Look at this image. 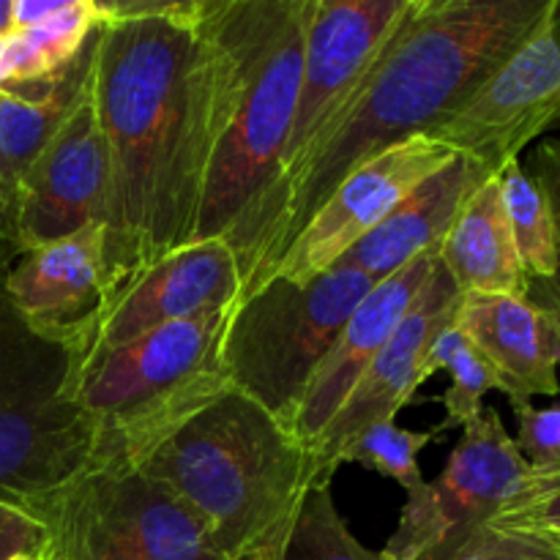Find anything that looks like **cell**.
<instances>
[{
  "instance_id": "44dd1931",
  "label": "cell",
  "mask_w": 560,
  "mask_h": 560,
  "mask_svg": "<svg viewBox=\"0 0 560 560\" xmlns=\"http://www.w3.org/2000/svg\"><path fill=\"white\" fill-rule=\"evenodd\" d=\"M98 36V31H96ZM96 36L85 44L74 63L49 85L38 98L0 96V197L16 228L20 191L27 170L82 102L93 82V55ZM20 233V230H16Z\"/></svg>"
},
{
  "instance_id": "2e32d148",
  "label": "cell",
  "mask_w": 560,
  "mask_h": 560,
  "mask_svg": "<svg viewBox=\"0 0 560 560\" xmlns=\"http://www.w3.org/2000/svg\"><path fill=\"white\" fill-rule=\"evenodd\" d=\"M438 260H441L438 249L413 257L402 271L377 282L361 299L353 315L348 317L342 334L306 386L299 410L293 416V424H290V432L306 448L315 446L317 438L331 424V419L339 413L355 383L361 381L366 366L372 364V359L381 353L383 345L392 339L399 323L405 320L424 284L430 282Z\"/></svg>"
},
{
  "instance_id": "836d02e7",
  "label": "cell",
  "mask_w": 560,
  "mask_h": 560,
  "mask_svg": "<svg viewBox=\"0 0 560 560\" xmlns=\"http://www.w3.org/2000/svg\"><path fill=\"white\" fill-rule=\"evenodd\" d=\"M11 3L14 0H0V33L11 31Z\"/></svg>"
},
{
  "instance_id": "8fae6325",
  "label": "cell",
  "mask_w": 560,
  "mask_h": 560,
  "mask_svg": "<svg viewBox=\"0 0 560 560\" xmlns=\"http://www.w3.org/2000/svg\"><path fill=\"white\" fill-rule=\"evenodd\" d=\"M560 120V0L501 69L432 137L501 175Z\"/></svg>"
},
{
  "instance_id": "8d00e7d4",
  "label": "cell",
  "mask_w": 560,
  "mask_h": 560,
  "mask_svg": "<svg viewBox=\"0 0 560 560\" xmlns=\"http://www.w3.org/2000/svg\"><path fill=\"white\" fill-rule=\"evenodd\" d=\"M3 279H5V277H0V310H3V301H5V290H3Z\"/></svg>"
},
{
  "instance_id": "83f0119b",
  "label": "cell",
  "mask_w": 560,
  "mask_h": 560,
  "mask_svg": "<svg viewBox=\"0 0 560 560\" xmlns=\"http://www.w3.org/2000/svg\"><path fill=\"white\" fill-rule=\"evenodd\" d=\"M452 560H560V550L534 536L485 525Z\"/></svg>"
},
{
  "instance_id": "4dcf8cb0",
  "label": "cell",
  "mask_w": 560,
  "mask_h": 560,
  "mask_svg": "<svg viewBox=\"0 0 560 560\" xmlns=\"http://www.w3.org/2000/svg\"><path fill=\"white\" fill-rule=\"evenodd\" d=\"M528 173L534 175L536 184L545 191L547 202H550L552 224H556V246H558V273L550 284H545L547 301H536L545 306H558L560 310V140H545L534 151L528 164Z\"/></svg>"
},
{
  "instance_id": "f546056e",
  "label": "cell",
  "mask_w": 560,
  "mask_h": 560,
  "mask_svg": "<svg viewBox=\"0 0 560 560\" xmlns=\"http://www.w3.org/2000/svg\"><path fill=\"white\" fill-rule=\"evenodd\" d=\"M49 545L47 528L36 514L16 503L0 501V560L16 556H44Z\"/></svg>"
},
{
  "instance_id": "d590c367",
  "label": "cell",
  "mask_w": 560,
  "mask_h": 560,
  "mask_svg": "<svg viewBox=\"0 0 560 560\" xmlns=\"http://www.w3.org/2000/svg\"><path fill=\"white\" fill-rule=\"evenodd\" d=\"M11 560H47V552H44V556H16Z\"/></svg>"
},
{
  "instance_id": "4316f807",
  "label": "cell",
  "mask_w": 560,
  "mask_h": 560,
  "mask_svg": "<svg viewBox=\"0 0 560 560\" xmlns=\"http://www.w3.org/2000/svg\"><path fill=\"white\" fill-rule=\"evenodd\" d=\"M490 525L534 536L560 550V463L530 468Z\"/></svg>"
},
{
  "instance_id": "1f68e13d",
  "label": "cell",
  "mask_w": 560,
  "mask_h": 560,
  "mask_svg": "<svg viewBox=\"0 0 560 560\" xmlns=\"http://www.w3.org/2000/svg\"><path fill=\"white\" fill-rule=\"evenodd\" d=\"M66 0H14L11 3V27H33L63 9Z\"/></svg>"
},
{
  "instance_id": "9a60e30c",
  "label": "cell",
  "mask_w": 560,
  "mask_h": 560,
  "mask_svg": "<svg viewBox=\"0 0 560 560\" xmlns=\"http://www.w3.org/2000/svg\"><path fill=\"white\" fill-rule=\"evenodd\" d=\"M109 197V151L91 91L49 140L22 180V249L55 244L88 228H102Z\"/></svg>"
},
{
  "instance_id": "f1b7e54d",
  "label": "cell",
  "mask_w": 560,
  "mask_h": 560,
  "mask_svg": "<svg viewBox=\"0 0 560 560\" xmlns=\"http://www.w3.org/2000/svg\"><path fill=\"white\" fill-rule=\"evenodd\" d=\"M517 424L520 432L514 443L530 468L560 463V405H552V408L528 405L517 410Z\"/></svg>"
},
{
  "instance_id": "30bf717a",
  "label": "cell",
  "mask_w": 560,
  "mask_h": 560,
  "mask_svg": "<svg viewBox=\"0 0 560 560\" xmlns=\"http://www.w3.org/2000/svg\"><path fill=\"white\" fill-rule=\"evenodd\" d=\"M410 5L413 0H312L293 129L284 148L282 173L268 197V206L273 195L288 184L290 175L299 170L306 153L315 148L323 131L364 85L366 74L381 60L383 49L402 25ZM266 211H262V219H266ZM260 228H257V235H260ZM255 244H252V255H255ZM252 255L246 271L252 266Z\"/></svg>"
},
{
  "instance_id": "d6a6232c",
  "label": "cell",
  "mask_w": 560,
  "mask_h": 560,
  "mask_svg": "<svg viewBox=\"0 0 560 560\" xmlns=\"http://www.w3.org/2000/svg\"><path fill=\"white\" fill-rule=\"evenodd\" d=\"M22 255H25V249H22L20 233H16L14 222H11L9 211H5L3 206V197H0V277H5V271H9Z\"/></svg>"
},
{
  "instance_id": "6da1fadb",
  "label": "cell",
  "mask_w": 560,
  "mask_h": 560,
  "mask_svg": "<svg viewBox=\"0 0 560 560\" xmlns=\"http://www.w3.org/2000/svg\"><path fill=\"white\" fill-rule=\"evenodd\" d=\"M197 9L200 0L104 3L93 55L109 151L104 299L195 238L206 180Z\"/></svg>"
},
{
  "instance_id": "cb8c5ba5",
  "label": "cell",
  "mask_w": 560,
  "mask_h": 560,
  "mask_svg": "<svg viewBox=\"0 0 560 560\" xmlns=\"http://www.w3.org/2000/svg\"><path fill=\"white\" fill-rule=\"evenodd\" d=\"M427 372H430V377L435 372H448V377H452V386L443 394L446 419L435 430L438 435L446 430H457V427L463 430L465 424H470L481 413L487 392H495V388L503 392L498 372L476 350V345L465 337L457 323L443 328L435 342H432L430 353H427Z\"/></svg>"
},
{
  "instance_id": "5bb4252c",
  "label": "cell",
  "mask_w": 560,
  "mask_h": 560,
  "mask_svg": "<svg viewBox=\"0 0 560 560\" xmlns=\"http://www.w3.org/2000/svg\"><path fill=\"white\" fill-rule=\"evenodd\" d=\"M459 290L454 288L452 277L446 273L443 262L438 260L430 282L424 284L421 295L397 331L392 334L381 353L372 359L361 381L345 399L339 413L331 424L323 430L315 446L310 448L315 457L320 479L331 485L334 474L339 470V454L355 441L364 430L381 421H394L399 410L413 399L421 383L430 377L427 372V353L443 328L457 323Z\"/></svg>"
},
{
  "instance_id": "7a4b0ae2",
  "label": "cell",
  "mask_w": 560,
  "mask_h": 560,
  "mask_svg": "<svg viewBox=\"0 0 560 560\" xmlns=\"http://www.w3.org/2000/svg\"><path fill=\"white\" fill-rule=\"evenodd\" d=\"M550 3L413 0L359 93L273 195L241 299L271 277L312 213L355 167L408 137L432 135L536 31Z\"/></svg>"
},
{
  "instance_id": "603a6c76",
  "label": "cell",
  "mask_w": 560,
  "mask_h": 560,
  "mask_svg": "<svg viewBox=\"0 0 560 560\" xmlns=\"http://www.w3.org/2000/svg\"><path fill=\"white\" fill-rule=\"evenodd\" d=\"M501 191L514 246L530 284H550L558 273V246L545 191L520 162H512L501 173Z\"/></svg>"
},
{
  "instance_id": "52a82bcc",
  "label": "cell",
  "mask_w": 560,
  "mask_h": 560,
  "mask_svg": "<svg viewBox=\"0 0 560 560\" xmlns=\"http://www.w3.org/2000/svg\"><path fill=\"white\" fill-rule=\"evenodd\" d=\"M69 353L0 310V501L27 503L93 463V427L66 392Z\"/></svg>"
},
{
  "instance_id": "4fadbf2b",
  "label": "cell",
  "mask_w": 560,
  "mask_h": 560,
  "mask_svg": "<svg viewBox=\"0 0 560 560\" xmlns=\"http://www.w3.org/2000/svg\"><path fill=\"white\" fill-rule=\"evenodd\" d=\"M457 156V151L432 135L408 137L372 156L370 162L355 167L312 213L304 230L279 257L271 277L306 282L331 271L410 191L419 189Z\"/></svg>"
},
{
  "instance_id": "3957f363",
  "label": "cell",
  "mask_w": 560,
  "mask_h": 560,
  "mask_svg": "<svg viewBox=\"0 0 560 560\" xmlns=\"http://www.w3.org/2000/svg\"><path fill=\"white\" fill-rule=\"evenodd\" d=\"M312 0H200L206 180L195 241L249 262L293 129Z\"/></svg>"
},
{
  "instance_id": "e0dca14e",
  "label": "cell",
  "mask_w": 560,
  "mask_h": 560,
  "mask_svg": "<svg viewBox=\"0 0 560 560\" xmlns=\"http://www.w3.org/2000/svg\"><path fill=\"white\" fill-rule=\"evenodd\" d=\"M3 290L33 334L66 345L104 299L102 228L25 252L5 271Z\"/></svg>"
},
{
  "instance_id": "7402d4cb",
  "label": "cell",
  "mask_w": 560,
  "mask_h": 560,
  "mask_svg": "<svg viewBox=\"0 0 560 560\" xmlns=\"http://www.w3.org/2000/svg\"><path fill=\"white\" fill-rule=\"evenodd\" d=\"M104 22L98 0H66L49 20L0 33V96L31 102L47 93Z\"/></svg>"
},
{
  "instance_id": "ac0fdd59",
  "label": "cell",
  "mask_w": 560,
  "mask_h": 560,
  "mask_svg": "<svg viewBox=\"0 0 560 560\" xmlns=\"http://www.w3.org/2000/svg\"><path fill=\"white\" fill-rule=\"evenodd\" d=\"M457 326L492 364L514 413L534 397H558L556 323L530 295H463Z\"/></svg>"
},
{
  "instance_id": "e575fe53",
  "label": "cell",
  "mask_w": 560,
  "mask_h": 560,
  "mask_svg": "<svg viewBox=\"0 0 560 560\" xmlns=\"http://www.w3.org/2000/svg\"><path fill=\"white\" fill-rule=\"evenodd\" d=\"M545 306V304H541ZM547 310L552 312V323H556V359H558V366H560V310L558 306H547Z\"/></svg>"
},
{
  "instance_id": "8992f818",
  "label": "cell",
  "mask_w": 560,
  "mask_h": 560,
  "mask_svg": "<svg viewBox=\"0 0 560 560\" xmlns=\"http://www.w3.org/2000/svg\"><path fill=\"white\" fill-rule=\"evenodd\" d=\"M372 288L366 273L348 266L306 282L268 279L230 312L219 348L228 386L290 430L317 366Z\"/></svg>"
},
{
  "instance_id": "d4e9b609",
  "label": "cell",
  "mask_w": 560,
  "mask_h": 560,
  "mask_svg": "<svg viewBox=\"0 0 560 560\" xmlns=\"http://www.w3.org/2000/svg\"><path fill=\"white\" fill-rule=\"evenodd\" d=\"M282 560H388L350 534L331 498V485H312L290 525Z\"/></svg>"
},
{
  "instance_id": "9c48e42d",
  "label": "cell",
  "mask_w": 560,
  "mask_h": 560,
  "mask_svg": "<svg viewBox=\"0 0 560 560\" xmlns=\"http://www.w3.org/2000/svg\"><path fill=\"white\" fill-rule=\"evenodd\" d=\"M530 470L501 413L481 408L435 481L408 492L399 525L383 547L388 560H452L514 495Z\"/></svg>"
},
{
  "instance_id": "484cf974",
  "label": "cell",
  "mask_w": 560,
  "mask_h": 560,
  "mask_svg": "<svg viewBox=\"0 0 560 560\" xmlns=\"http://www.w3.org/2000/svg\"><path fill=\"white\" fill-rule=\"evenodd\" d=\"M435 435V430L413 432L397 427V421H381V424H372L370 430L361 432V435L339 454V468L348 463L364 465V468L397 481L405 492H410L416 490V487L424 485L419 454L424 452L432 441H438Z\"/></svg>"
},
{
  "instance_id": "d6986e66",
  "label": "cell",
  "mask_w": 560,
  "mask_h": 560,
  "mask_svg": "<svg viewBox=\"0 0 560 560\" xmlns=\"http://www.w3.org/2000/svg\"><path fill=\"white\" fill-rule=\"evenodd\" d=\"M492 173H487L479 162L459 153L441 173L410 191L337 266L355 268L377 284L402 271L413 257L441 249V241L446 238L448 228L463 211L465 200Z\"/></svg>"
},
{
  "instance_id": "ba28073f",
  "label": "cell",
  "mask_w": 560,
  "mask_h": 560,
  "mask_svg": "<svg viewBox=\"0 0 560 560\" xmlns=\"http://www.w3.org/2000/svg\"><path fill=\"white\" fill-rule=\"evenodd\" d=\"M25 509L47 528V560H228L200 520L137 468H85Z\"/></svg>"
},
{
  "instance_id": "ffe728a7",
  "label": "cell",
  "mask_w": 560,
  "mask_h": 560,
  "mask_svg": "<svg viewBox=\"0 0 560 560\" xmlns=\"http://www.w3.org/2000/svg\"><path fill=\"white\" fill-rule=\"evenodd\" d=\"M438 255L459 295H530L503 206L501 175H490L465 200Z\"/></svg>"
},
{
  "instance_id": "277c9868",
  "label": "cell",
  "mask_w": 560,
  "mask_h": 560,
  "mask_svg": "<svg viewBox=\"0 0 560 560\" xmlns=\"http://www.w3.org/2000/svg\"><path fill=\"white\" fill-rule=\"evenodd\" d=\"M137 470L167 487L228 560H282L306 490L323 481L310 448L235 388L175 427Z\"/></svg>"
},
{
  "instance_id": "5b68a950",
  "label": "cell",
  "mask_w": 560,
  "mask_h": 560,
  "mask_svg": "<svg viewBox=\"0 0 560 560\" xmlns=\"http://www.w3.org/2000/svg\"><path fill=\"white\" fill-rule=\"evenodd\" d=\"M230 310L170 323L69 370L66 392L93 427L91 468H137L175 427L224 392Z\"/></svg>"
},
{
  "instance_id": "7c38bea8",
  "label": "cell",
  "mask_w": 560,
  "mask_h": 560,
  "mask_svg": "<svg viewBox=\"0 0 560 560\" xmlns=\"http://www.w3.org/2000/svg\"><path fill=\"white\" fill-rule=\"evenodd\" d=\"M244 277L224 241H195L107 295L63 345L69 370L118 350L170 323L222 312L238 304Z\"/></svg>"
}]
</instances>
